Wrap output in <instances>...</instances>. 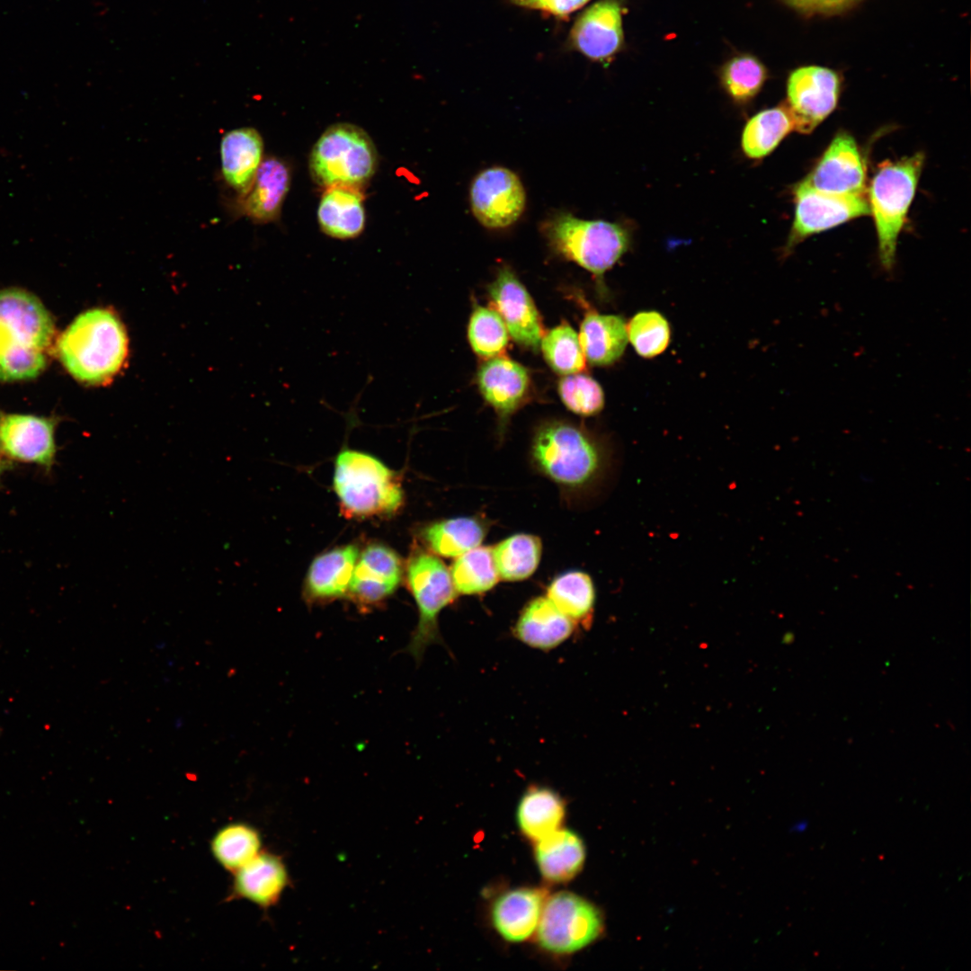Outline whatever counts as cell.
<instances>
[{
    "mask_svg": "<svg viewBox=\"0 0 971 971\" xmlns=\"http://www.w3.org/2000/svg\"><path fill=\"white\" fill-rule=\"evenodd\" d=\"M401 576L398 556L389 548L374 544L357 560L348 592L358 604H377L394 592Z\"/></svg>",
    "mask_w": 971,
    "mask_h": 971,
    "instance_id": "17",
    "label": "cell"
},
{
    "mask_svg": "<svg viewBox=\"0 0 971 971\" xmlns=\"http://www.w3.org/2000/svg\"><path fill=\"white\" fill-rule=\"evenodd\" d=\"M620 0H599L575 18L565 46L586 58L609 64L624 47Z\"/></svg>",
    "mask_w": 971,
    "mask_h": 971,
    "instance_id": "11",
    "label": "cell"
},
{
    "mask_svg": "<svg viewBox=\"0 0 971 971\" xmlns=\"http://www.w3.org/2000/svg\"><path fill=\"white\" fill-rule=\"evenodd\" d=\"M489 295L512 338L537 351L545 334L541 319L530 295L510 269L498 272L489 286Z\"/></svg>",
    "mask_w": 971,
    "mask_h": 971,
    "instance_id": "14",
    "label": "cell"
},
{
    "mask_svg": "<svg viewBox=\"0 0 971 971\" xmlns=\"http://www.w3.org/2000/svg\"><path fill=\"white\" fill-rule=\"evenodd\" d=\"M545 898L540 889L522 888L503 895L495 902L492 917L498 932L507 940L518 942L535 931Z\"/></svg>",
    "mask_w": 971,
    "mask_h": 971,
    "instance_id": "25",
    "label": "cell"
},
{
    "mask_svg": "<svg viewBox=\"0 0 971 971\" xmlns=\"http://www.w3.org/2000/svg\"><path fill=\"white\" fill-rule=\"evenodd\" d=\"M796 210L785 253L807 236L870 213L864 195L817 191L800 182L794 189Z\"/></svg>",
    "mask_w": 971,
    "mask_h": 971,
    "instance_id": "10",
    "label": "cell"
},
{
    "mask_svg": "<svg viewBox=\"0 0 971 971\" xmlns=\"http://www.w3.org/2000/svg\"><path fill=\"white\" fill-rule=\"evenodd\" d=\"M477 385L486 401L507 416L525 398L530 377L522 365L500 355L482 364L477 372Z\"/></svg>",
    "mask_w": 971,
    "mask_h": 971,
    "instance_id": "21",
    "label": "cell"
},
{
    "mask_svg": "<svg viewBox=\"0 0 971 971\" xmlns=\"http://www.w3.org/2000/svg\"><path fill=\"white\" fill-rule=\"evenodd\" d=\"M802 183L824 192L864 195L866 166L854 138L838 134Z\"/></svg>",
    "mask_w": 971,
    "mask_h": 971,
    "instance_id": "15",
    "label": "cell"
},
{
    "mask_svg": "<svg viewBox=\"0 0 971 971\" xmlns=\"http://www.w3.org/2000/svg\"><path fill=\"white\" fill-rule=\"evenodd\" d=\"M531 456L540 473L570 489H582L597 482L608 461L592 438L564 422L539 427L532 441Z\"/></svg>",
    "mask_w": 971,
    "mask_h": 971,
    "instance_id": "3",
    "label": "cell"
},
{
    "mask_svg": "<svg viewBox=\"0 0 971 971\" xmlns=\"http://www.w3.org/2000/svg\"><path fill=\"white\" fill-rule=\"evenodd\" d=\"M793 130H796V123L787 102L763 110L753 116L744 128L743 152L751 159L763 158Z\"/></svg>",
    "mask_w": 971,
    "mask_h": 971,
    "instance_id": "28",
    "label": "cell"
},
{
    "mask_svg": "<svg viewBox=\"0 0 971 971\" xmlns=\"http://www.w3.org/2000/svg\"><path fill=\"white\" fill-rule=\"evenodd\" d=\"M211 851L217 861L234 873L261 851L260 834L245 824H231L215 834Z\"/></svg>",
    "mask_w": 971,
    "mask_h": 971,
    "instance_id": "34",
    "label": "cell"
},
{
    "mask_svg": "<svg viewBox=\"0 0 971 971\" xmlns=\"http://www.w3.org/2000/svg\"><path fill=\"white\" fill-rule=\"evenodd\" d=\"M558 393L564 405L577 414L593 415L604 405L601 387L587 375H566L558 383Z\"/></svg>",
    "mask_w": 971,
    "mask_h": 971,
    "instance_id": "39",
    "label": "cell"
},
{
    "mask_svg": "<svg viewBox=\"0 0 971 971\" xmlns=\"http://www.w3.org/2000/svg\"><path fill=\"white\" fill-rule=\"evenodd\" d=\"M590 0H507L514 6L539 11L559 20H566Z\"/></svg>",
    "mask_w": 971,
    "mask_h": 971,
    "instance_id": "40",
    "label": "cell"
},
{
    "mask_svg": "<svg viewBox=\"0 0 971 971\" xmlns=\"http://www.w3.org/2000/svg\"><path fill=\"white\" fill-rule=\"evenodd\" d=\"M860 0H784L791 7L806 13H836Z\"/></svg>",
    "mask_w": 971,
    "mask_h": 971,
    "instance_id": "41",
    "label": "cell"
},
{
    "mask_svg": "<svg viewBox=\"0 0 971 971\" xmlns=\"http://www.w3.org/2000/svg\"><path fill=\"white\" fill-rule=\"evenodd\" d=\"M290 185L287 164L275 156L263 159L248 192L236 201V210L254 223H269L279 218Z\"/></svg>",
    "mask_w": 971,
    "mask_h": 971,
    "instance_id": "18",
    "label": "cell"
},
{
    "mask_svg": "<svg viewBox=\"0 0 971 971\" xmlns=\"http://www.w3.org/2000/svg\"><path fill=\"white\" fill-rule=\"evenodd\" d=\"M536 858L543 876L552 881H565L575 875L584 860L580 838L566 829L555 830L539 839Z\"/></svg>",
    "mask_w": 971,
    "mask_h": 971,
    "instance_id": "27",
    "label": "cell"
},
{
    "mask_svg": "<svg viewBox=\"0 0 971 971\" xmlns=\"http://www.w3.org/2000/svg\"><path fill=\"white\" fill-rule=\"evenodd\" d=\"M472 212L487 228H504L522 214L526 195L523 185L512 170L493 166L481 171L471 183Z\"/></svg>",
    "mask_w": 971,
    "mask_h": 971,
    "instance_id": "12",
    "label": "cell"
},
{
    "mask_svg": "<svg viewBox=\"0 0 971 971\" xmlns=\"http://www.w3.org/2000/svg\"><path fill=\"white\" fill-rule=\"evenodd\" d=\"M487 531L479 518L458 517L433 522L422 532L429 548L444 557H458L478 547Z\"/></svg>",
    "mask_w": 971,
    "mask_h": 971,
    "instance_id": "29",
    "label": "cell"
},
{
    "mask_svg": "<svg viewBox=\"0 0 971 971\" xmlns=\"http://www.w3.org/2000/svg\"><path fill=\"white\" fill-rule=\"evenodd\" d=\"M540 539L531 534H515L493 549L499 577L509 582L530 577L537 569L541 556Z\"/></svg>",
    "mask_w": 971,
    "mask_h": 971,
    "instance_id": "31",
    "label": "cell"
},
{
    "mask_svg": "<svg viewBox=\"0 0 971 971\" xmlns=\"http://www.w3.org/2000/svg\"><path fill=\"white\" fill-rule=\"evenodd\" d=\"M378 154L370 136L358 126L336 123L317 139L309 157L313 179L321 186L359 187L375 174Z\"/></svg>",
    "mask_w": 971,
    "mask_h": 971,
    "instance_id": "7",
    "label": "cell"
},
{
    "mask_svg": "<svg viewBox=\"0 0 971 971\" xmlns=\"http://www.w3.org/2000/svg\"><path fill=\"white\" fill-rule=\"evenodd\" d=\"M540 347L548 364L559 374H575L585 368L578 334L568 324H561L544 334Z\"/></svg>",
    "mask_w": 971,
    "mask_h": 971,
    "instance_id": "36",
    "label": "cell"
},
{
    "mask_svg": "<svg viewBox=\"0 0 971 971\" xmlns=\"http://www.w3.org/2000/svg\"><path fill=\"white\" fill-rule=\"evenodd\" d=\"M564 816V806L559 797L548 788H532L520 802L519 824L530 838L540 839L555 831Z\"/></svg>",
    "mask_w": 971,
    "mask_h": 971,
    "instance_id": "32",
    "label": "cell"
},
{
    "mask_svg": "<svg viewBox=\"0 0 971 971\" xmlns=\"http://www.w3.org/2000/svg\"><path fill=\"white\" fill-rule=\"evenodd\" d=\"M450 573L456 592L461 594L487 592L499 579L493 549L488 547H476L459 556Z\"/></svg>",
    "mask_w": 971,
    "mask_h": 971,
    "instance_id": "33",
    "label": "cell"
},
{
    "mask_svg": "<svg viewBox=\"0 0 971 971\" xmlns=\"http://www.w3.org/2000/svg\"><path fill=\"white\" fill-rule=\"evenodd\" d=\"M507 328L494 308L477 307L472 313L468 329L473 351L484 358L500 356L508 345Z\"/></svg>",
    "mask_w": 971,
    "mask_h": 971,
    "instance_id": "37",
    "label": "cell"
},
{
    "mask_svg": "<svg viewBox=\"0 0 971 971\" xmlns=\"http://www.w3.org/2000/svg\"><path fill=\"white\" fill-rule=\"evenodd\" d=\"M924 156L917 153L879 165L869 189V210L878 238V256L890 272L895 264L897 237L915 193Z\"/></svg>",
    "mask_w": 971,
    "mask_h": 971,
    "instance_id": "5",
    "label": "cell"
},
{
    "mask_svg": "<svg viewBox=\"0 0 971 971\" xmlns=\"http://www.w3.org/2000/svg\"><path fill=\"white\" fill-rule=\"evenodd\" d=\"M58 352L76 379L100 385L119 372L127 357L126 332L112 312L91 309L79 315L62 334Z\"/></svg>",
    "mask_w": 971,
    "mask_h": 971,
    "instance_id": "2",
    "label": "cell"
},
{
    "mask_svg": "<svg viewBox=\"0 0 971 971\" xmlns=\"http://www.w3.org/2000/svg\"><path fill=\"white\" fill-rule=\"evenodd\" d=\"M601 929V916L592 904L574 894L561 892L543 906L538 939L548 950L570 953L594 940Z\"/></svg>",
    "mask_w": 971,
    "mask_h": 971,
    "instance_id": "9",
    "label": "cell"
},
{
    "mask_svg": "<svg viewBox=\"0 0 971 971\" xmlns=\"http://www.w3.org/2000/svg\"><path fill=\"white\" fill-rule=\"evenodd\" d=\"M54 420L31 414L0 415V453L8 459L50 468L56 455Z\"/></svg>",
    "mask_w": 971,
    "mask_h": 971,
    "instance_id": "16",
    "label": "cell"
},
{
    "mask_svg": "<svg viewBox=\"0 0 971 971\" xmlns=\"http://www.w3.org/2000/svg\"><path fill=\"white\" fill-rule=\"evenodd\" d=\"M334 487L343 510L352 517L389 514L403 501L396 474L376 458L353 450L337 456Z\"/></svg>",
    "mask_w": 971,
    "mask_h": 971,
    "instance_id": "4",
    "label": "cell"
},
{
    "mask_svg": "<svg viewBox=\"0 0 971 971\" xmlns=\"http://www.w3.org/2000/svg\"><path fill=\"white\" fill-rule=\"evenodd\" d=\"M807 827H808V821L807 820L799 821L794 826L795 830L797 832H799V833H802V832L806 831L807 829Z\"/></svg>",
    "mask_w": 971,
    "mask_h": 971,
    "instance_id": "42",
    "label": "cell"
},
{
    "mask_svg": "<svg viewBox=\"0 0 971 971\" xmlns=\"http://www.w3.org/2000/svg\"><path fill=\"white\" fill-rule=\"evenodd\" d=\"M840 94L838 75L826 67H802L794 70L787 84V104L796 130L810 133L836 107Z\"/></svg>",
    "mask_w": 971,
    "mask_h": 971,
    "instance_id": "13",
    "label": "cell"
},
{
    "mask_svg": "<svg viewBox=\"0 0 971 971\" xmlns=\"http://www.w3.org/2000/svg\"><path fill=\"white\" fill-rule=\"evenodd\" d=\"M358 556V548L348 545L316 557L306 578L307 597L326 601L343 596L348 592Z\"/></svg>",
    "mask_w": 971,
    "mask_h": 971,
    "instance_id": "23",
    "label": "cell"
},
{
    "mask_svg": "<svg viewBox=\"0 0 971 971\" xmlns=\"http://www.w3.org/2000/svg\"><path fill=\"white\" fill-rule=\"evenodd\" d=\"M547 597L574 623L590 625L595 601V589L587 574L569 571L558 575L549 584Z\"/></svg>",
    "mask_w": 971,
    "mask_h": 971,
    "instance_id": "30",
    "label": "cell"
},
{
    "mask_svg": "<svg viewBox=\"0 0 971 971\" xmlns=\"http://www.w3.org/2000/svg\"><path fill=\"white\" fill-rule=\"evenodd\" d=\"M263 138L254 128L235 129L222 137L221 173L225 183L237 193L238 198L250 190L263 161Z\"/></svg>",
    "mask_w": 971,
    "mask_h": 971,
    "instance_id": "20",
    "label": "cell"
},
{
    "mask_svg": "<svg viewBox=\"0 0 971 971\" xmlns=\"http://www.w3.org/2000/svg\"><path fill=\"white\" fill-rule=\"evenodd\" d=\"M575 623L561 612L548 597H537L523 609L514 633L529 646L549 650L566 640Z\"/></svg>",
    "mask_w": 971,
    "mask_h": 971,
    "instance_id": "22",
    "label": "cell"
},
{
    "mask_svg": "<svg viewBox=\"0 0 971 971\" xmlns=\"http://www.w3.org/2000/svg\"><path fill=\"white\" fill-rule=\"evenodd\" d=\"M4 468V460H2L1 453H0V477H1L2 473H3Z\"/></svg>",
    "mask_w": 971,
    "mask_h": 971,
    "instance_id": "43",
    "label": "cell"
},
{
    "mask_svg": "<svg viewBox=\"0 0 971 971\" xmlns=\"http://www.w3.org/2000/svg\"><path fill=\"white\" fill-rule=\"evenodd\" d=\"M586 360L597 366L617 361L628 344L627 324L619 316L589 312L578 334Z\"/></svg>",
    "mask_w": 971,
    "mask_h": 971,
    "instance_id": "26",
    "label": "cell"
},
{
    "mask_svg": "<svg viewBox=\"0 0 971 971\" xmlns=\"http://www.w3.org/2000/svg\"><path fill=\"white\" fill-rule=\"evenodd\" d=\"M628 339L643 358H654L670 343L671 331L666 318L656 311L636 314L627 325Z\"/></svg>",
    "mask_w": 971,
    "mask_h": 971,
    "instance_id": "38",
    "label": "cell"
},
{
    "mask_svg": "<svg viewBox=\"0 0 971 971\" xmlns=\"http://www.w3.org/2000/svg\"><path fill=\"white\" fill-rule=\"evenodd\" d=\"M325 234L339 239L358 236L365 226L363 196L357 187L334 185L324 192L317 209Z\"/></svg>",
    "mask_w": 971,
    "mask_h": 971,
    "instance_id": "24",
    "label": "cell"
},
{
    "mask_svg": "<svg viewBox=\"0 0 971 971\" xmlns=\"http://www.w3.org/2000/svg\"><path fill=\"white\" fill-rule=\"evenodd\" d=\"M234 874L229 898L246 899L264 909L279 901L289 882L281 858L264 851H260Z\"/></svg>",
    "mask_w": 971,
    "mask_h": 971,
    "instance_id": "19",
    "label": "cell"
},
{
    "mask_svg": "<svg viewBox=\"0 0 971 971\" xmlns=\"http://www.w3.org/2000/svg\"><path fill=\"white\" fill-rule=\"evenodd\" d=\"M406 580L419 613L416 628L406 650L420 662L430 645L441 642L438 616L453 601L458 592L444 563L427 552L417 551L411 557L406 567Z\"/></svg>",
    "mask_w": 971,
    "mask_h": 971,
    "instance_id": "8",
    "label": "cell"
},
{
    "mask_svg": "<svg viewBox=\"0 0 971 971\" xmlns=\"http://www.w3.org/2000/svg\"><path fill=\"white\" fill-rule=\"evenodd\" d=\"M719 76L726 93L735 102L746 103L761 91L767 70L756 57L742 54L730 58L722 67Z\"/></svg>",
    "mask_w": 971,
    "mask_h": 971,
    "instance_id": "35",
    "label": "cell"
},
{
    "mask_svg": "<svg viewBox=\"0 0 971 971\" xmlns=\"http://www.w3.org/2000/svg\"><path fill=\"white\" fill-rule=\"evenodd\" d=\"M54 335L53 319L37 297L20 289L0 290V380L39 376Z\"/></svg>",
    "mask_w": 971,
    "mask_h": 971,
    "instance_id": "1",
    "label": "cell"
},
{
    "mask_svg": "<svg viewBox=\"0 0 971 971\" xmlns=\"http://www.w3.org/2000/svg\"><path fill=\"white\" fill-rule=\"evenodd\" d=\"M543 231L553 249L597 278L627 252L629 231L621 224L578 218L570 213L554 215Z\"/></svg>",
    "mask_w": 971,
    "mask_h": 971,
    "instance_id": "6",
    "label": "cell"
}]
</instances>
